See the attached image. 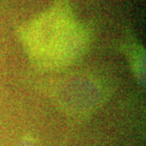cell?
Listing matches in <instances>:
<instances>
[{
  "label": "cell",
  "instance_id": "6da1fadb",
  "mask_svg": "<svg viewBox=\"0 0 146 146\" xmlns=\"http://www.w3.org/2000/svg\"><path fill=\"white\" fill-rule=\"evenodd\" d=\"M24 37L29 51L45 66L66 65L83 50L86 35L66 4L59 3L28 25Z\"/></svg>",
  "mask_w": 146,
  "mask_h": 146
},
{
  "label": "cell",
  "instance_id": "7a4b0ae2",
  "mask_svg": "<svg viewBox=\"0 0 146 146\" xmlns=\"http://www.w3.org/2000/svg\"><path fill=\"white\" fill-rule=\"evenodd\" d=\"M18 146H37L36 142L33 141V139H24L20 142Z\"/></svg>",
  "mask_w": 146,
  "mask_h": 146
}]
</instances>
